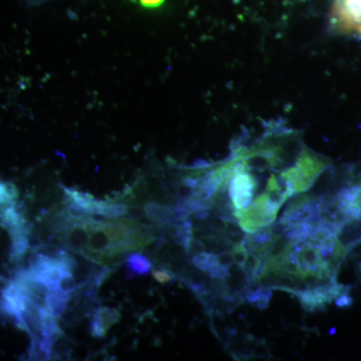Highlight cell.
<instances>
[{"label":"cell","instance_id":"24","mask_svg":"<svg viewBox=\"0 0 361 361\" xmlns=\"http://www.w3.org/2000/svg\"><path fill=\"white\" fill-rule=\"evenodd\" d=\"M360 271H361V263H360Z\"/></svg>","mask_w":361,"mask_h":361},{"label":"cell","instance_id":"10","mask_svg":"<svg viewBox=\"0 0 361 361\" xmlns=\"http://www.w3.org/2000/svg\"><path fill=\"white\" fill-rule=\"evenodd\" d=\"M273 293L267 286H259L258 288L249 289L246 292V299L251 305L260 310H264L269 306Z\"/></svg>","mask_w":361,"mask_h":361},{"label":"cell","instance_id":"1","mask_svg":"<svg viewBox=\"0 0 361 361\" xmlns=\"http://www.w3.org/2000/svg\"><path fill=\"white\" fill-rule=\"evenodd\" d=\"M320 220L348 252L361 244V165L334 176L322 194Z\"/></svg>","mask_w":361,"mask_h":361},{"label":"cell","instance_id":"3","mask_svg":"<svg viewBox=\"0 0 361 361\" xmlns=\"http://www.w3.org/2000/svg\"><path fill=\"white\" fill-rule=\"evenodd\" d=\"M331 25L338 32L361 39V0H334Z\"/></svg>","mask_w":361,"mask_h":361},{"label":"cell","instance_id":"19","mask_svg":"<svg viewBox=\"0 0 361 361\" xmlns=\"http://www.w3.org/2000/svg\"><path fill=\"white\" fill-rule=\"evenodd\" d=\"M217 259L218 262L226 268H229L230 266L234 264V257H233L231 250L219 252V254H217Z\"/></svg>","mask_w":361,"mask_h":361},{"label":"cell","instance_id":"7","mask_svg":"<svg viewBox=\"0 0 361 361\" xmlns=\"http://www.w3.org/2000/svg\"><path fill=\"white\" fill-rule=\"evenodd\" d=\"M145 215L148 219L159 225L174 224V210L171 207L149 202L144 207Z\"/></svg>","mask_w":361,"mask_h":361},{"label":"cell","instance_id":"4","mask_svg":"<svg viewBox=\"0 0 361 361\" xmlns=\"http://www.w3.org/2000/svg\"><path fill=\"white\" fill-rule=\"evenodd\" d=\"M348 292H349L348 286L336 282L334 284L304 289L297 292L295 295L300 301L303 310L308 312H318V311L326 310L329 304L334 302L336 298Z\"/></svg>","mask_w":361,"mask_h":361},{"label":"cell","instance_id":"17","mask_svg":"<svg viewBox=\"0 0 361 361\" xmlns=\"http://www.w3.org/2000/svg\"><path fill=\"white\" fill-rule=\"evenodd\" d=\"M205 250V244H204L201 240L194 238V237L191 239V241L189 242V245H188L186 248L187 253L193 254V255L203 253Z\"/></svg>","mask_w":361,"mask_h":361},{"label":"cell","instance_id":"13","mask_svg":"<svg viewBox=\"0 0 361 361\" xmlns=\"http://www.w3.org/2000/svg\"><path fill=\"white\" fill-rule=\"evenodd\" d=\"M96 314L103 322L104 329L108 330L111 325L115 324L120 320V312L114 308L101 307L96 311Z\"/></svg>","mask_w":361,"mask_h":361},{"label":"cell","instance_id":"6","mask_svg":"<svg viewBox=\"0 0 361 361\" xmlns=\"http://www.w3.org/2000/svg\"><path fill=\"white\" fill-rule=\"evenodd\" d=\"M192 264L206 273L213 279H226L229 275V268L218 262L217 254L213 252H203V253L197 254L191 259Z\"/></svg>","mask_w":361,"mask_h":361},{"label":"cell","instance_id":"11","mask_svg":"<svg viewBox=\"0 0 361 361\" xmlns=\"http://www.w3.org/2000/svg\"><path fill=\"white\" fill-rule=\"evenodd\" d=\"M18 197V189L9 182H2L0 180V205L16 202Z\"/></svg>","mask_w":361,"mask_h":361},{"label":"cell","instance_id":"12","mask_svg":"<svg viewBox=\"0 0 361 361\" xmlns=\"http://www.w3.org/2000/svg\"><path fill=\"white\" fill-rule=\"evenodd\" d=\"M129 212V207L125 204L120 203H106L104 204L103 211H102L101 216L106 218H120L123 216L127 215Z\"/></svg>","mask_w":361,"mask_h":361},{"label":"cell","instance_id":"20","mask_svg":"<svg viewBox=\"0 0 361 361\" xmlns=\"http://www.w3.org/2000/svg\"><path fill=\"white\" fill-rule=\"evenodd\" d=\"M353 297L350 296L349 292L348 293L342 294V295L339 296L338 298L336 299V306H338L339 308H348L353 305Z\"/></svg>","mask_w":361,"mask_h":361},{"label":"cell","instance_id":"23","mask_svg":"<svg viewBox=\"0 0 361 361\" xmlns=\"http://www.w3.org/2000/svg\"><path fill=\"white\" fill-rule=\"evenodd\" d=\"M27 4H32V6H35V4H40L44 1H49V0H25Z\"/></svg>","mask_w":361,"mask_h":361},{"label":"cell","instance_id":"14","mask_svg":"<svg viewBox=\"0 0 361 361\" xmlns=\"http://www.w3.org/2000/svg\"><path fill=\"white\" fill-rule=\"evenodd\" d=\"M231 252L233 257H234L235 264L242 267L249 256V252L247 250L245 245H244L243 241L241 243L237 244V245L233 246Z\"/></svg>","mask_w":361,"mask_h":361},{"label":"cell","instance_id":"9","mask_svg":"<svg viewBox=\"0 0 361 361\" xmlns=\"http://www.w3.org/2000/svg\"><path fill=\"white\" fill-rule=\"evenodd\" d=\"M71 293L61 290V288L49 289L45 301L51 306L52 313L56 317L63 315L66 310L68 303L70 302Z\"/></svg>","mask_w":361,"mask_h":361},{"label":"cell","instance_id":"5","mask_svg":"<svg viewBox=\"0 0 361 361\" xmlns=\"http://www.w3.org/2000/svg\"><path fill=\"white\" fill-rule=\"evenodd\" d=\"M280 237L273 231L271 226H267L258 231L248 233L244 237L243 243L249 253L261 257L268 253Z\"/></svg>","mask_w":361,"mask_h":361},{"label":"cell","instance_id":"2","mask_svg":"<svg viewBox=\"0 0 361 361\" xmlns=\"http://www.w3.org/2000/svg\"><path fill=\"white\" fill-rule=\"evenodd\" d=\"M287 192L271 193L264 192L256 197L250 205L234 212L238 225L247 233H254L274 223L280 208L287 199Z\"/></svg>","mask_w":361,"mask_h":361},{"label":"cell","instance_id":"15","mask_svg":"<svg viewBox=\"0 0 361 361\" xmlns=\"http://www.w3.org/2000/svg\"><path fill=\"white\" fill-rule=\"evenodd\" d=\"M59 288L68 293H73V291L77 288V284H75V277H73V273L65 271L63 276L59 282Z\"/></svg>","mask_w":361,"mask_h":361},{"label":"cell","instance_id":"21","mask_svg":"<svg viewBox=\"0 0 361 361\" xmlns=\"http://www.w3.org/2000/svg\"><path fill=\"white\" fill-rule=\"evenodd\" d=\"M137 2L145 8H158L165 2V0H137Z\"/></svg>","mask_w":361,"mask_h":361},{"label":"cell","instance_id":"22","mask_svg":"<svg viewBox=\"0 0 361 361\" xmlns=\"http://www.w3.org/2000/svg\"><path fill=\"white\" fill-rule=\"evenodd\" d=\"M128 214H130V215L134 218H141L142 216L145 215V209L137 208H137L129 209Z\"/></svg>","mask_w":361,"mask_h":361},{"label":"cell","instance_id":"8","mask_svg":"<svg viewBox=\"0 0 361 361\" xmlns=\"http://www.w3.org/2000/svg\"><path fill=\"white\" fill-rule=\"evenodd\" d=\"M128 276H145L151 272L153 264L151 260L141 253H132L128 256L127 261Z\"/></svg>","mask_w":361,"mask_h":361},{"label":"cell","instance_id":"18","mask_svg":"<svg viewBox=\"0 0 361 361\" xmlns=\"http://www.w3.org/2000/svg\"><path fill=\"white\" fill-rule=\"evenodd\" d=\"M152 273H153V277L161 284L170 283L175 277L170 271L165 269L154 270Z\"/></svg>","mask_w":361,"mask_h":361},{"label":"cell","instance_id":"16","mask_svg":"<svg viewBox=\"0 0 361 361\" xmlns=\"http://www.w3.org/2000/svg\"><path fill=\"white\" fill-rule=\"evenodd\" d=\"M90 330H92V334L94 336L99 337V338H102L106 336V330L104 329L103 322L99 319V316L94 313V318H92V323H90Z\"/></svg>","mask_w":361,"mask_h":361}]
</instances>
